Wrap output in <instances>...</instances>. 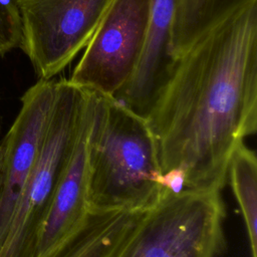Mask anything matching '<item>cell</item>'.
<instances>
[{"label":"cell","instance_id":"obj_13","mask_svg":"<svg viewBox=\"0 0 257 257\" xmlns=\"http://www.w3.org/2000/svg\"><path fill=\"white\" fill-rule=\"evenodd\" d=\"M158 184L164 193L169 194H179L187 189L186 175L180 169H171L161 173L158 178Z\"/></svg>","mask_w":257,"mask_h":257},{"label":"cell","instance_id":"obj_8","mask_svg":"<svg viewBox=\"0 0 257 257\" xmlns=\"http://www.w3.org/2000/svg\"><path fill=\"white\" fill-rule=\"evenodd\" d=\"M90 126L91 103L89 90L85 88V101L79 127L43 223L36 257L67 237L89 214L87 196Z\"/></svg>","mask_w":257,"mask_h":257},{"label":"cell","instance_id":"obj_11","mask_svg":"<svg viewBox=\"0 0 257 257\" xmlns=\"http://www.w3.org/2000/svg\"><path fill=\"white\" fill-rule=\"evenodd\" d=\"M227 181L244 220L251 257H257V160L255 152L244 143L232 155Z\"/></svg>","mask_w":257,"mask_h":257},{"label":"cell","instance_id":"obj_1","mask_svg":"<svg viewBox=\"0 0 257 257\" xmlns=\"http://www.w3.org/2000/svg\"><path fill=\"white\" fill-rule=\"evenodd\" d=\"M161 173L221 191L236 148L257 130V0L233 10L174 61L146 116Z\"/></svg>","mask_w":257,"mask_h":257},{"label":"cell","instance_id":"obj_7","mask_svg":"<svg viewBox=\"0 0 257 257\" xmlns=\"http://www.w3.org/2000/svg\"><path fill=\"white\" fill-rule=\"evenodd\" d=\"M56 80L39 79L21 97V107L0 142V252L34 167L52 111Z\"/></svg>","mask_w":257,"mask_h":257},{"label":"cell","instance_id":"obj_3","mask_svg":"<svg viewBox=\"0 0 257 257\" xmlns=\"http://www.w3.org/2000/svg\"><path fill=\"white\" fill-rule=\"evenodd\" d=\"M219 191L165 193L113 257H218L225 248Z\"/></svg>","mask_w":257,"mask_h":257},{"label":"cell","instance_id":"obj_9","mask_svg":"<svg viewBox=\"0 0 257 257\" xmlns=\"http://www.w3.org/2000/svg\"><path fill=\"white\" fill-rule=\"evenodd\" d=\"M175 5L176 0H149V24L142 56L131 79L114 96L144 117L175 61L170 52Z\"/></svg>","mask_w":257,"mask_h":257},{"label":"cell","instance_id":"obj_5","mask_svg":"<svg viewBox=\"0 0 257 257\" xmlns=\"http://www.w3.org/2000/svg\"><path fill=\"white\" fill-rule=\"evenodd\" d=\"M20 47L39 79H52L83 49L113 0H14Z\"/></svg>","mask_w":257,"mask_h":257},{"label":"cell","instance_id":"obj_4","mask_svg":"<svg viewBox=\"0 0 257 257\" xmlns=\"http://www.w3.org/2000/svg\"><path fill=\"white\" fill-rule=\"evenodd\" d=\"M84 101L85 88L68 79L56 80L52 111L0 257H36L39 235L74 144Z\"/></svg>","mask_w":257,"mask_h":257},{"label":"cell","instance_id":"obj_6","mask_svg":"<svg viewBox=\"0 0 257 257\" xmlns=\"http://www.w3.org/2000/svg\"><path fill=\"white\" fill-rule=\"evenodd\" d=\"M148 24L149 0H113L68 80L115 96L139 64Z\"/></svg>","mask_w":257,"mask_h":257},{"label":"cell","instance_id":"obj_10","mask_svg":"<svg viewBox=\"0 0 257 257\" xmlns=\"http://www.w3.org/2000/svg\"><path fill=\"white\" fill-rule=\"evenodd\" d=\"M249 0H176L170 52L179 57L202 34Z\"/></svg>","mask_w":257,"mask_h":257},{"label":"cell","instance_id":"obj_2","mask_svg":"<svg viewBox=\"0 0 257 257\" xmlns=\"http://www.w3.org/2000/svg\"><path fill=\"white\" fill-rule=\"evenodd\" d=\"M89 90L88 210L146 211L164 196L157 146L147 118L112 95Z\"/></svg>","mask_w":257,"mask_h":257},{"label":"cell","instance_id":"obj_12","mask_svg":"<svg viewBox=\"0 0 257 257\" xmlns=\"http://www.w3.org/2000/svg\"><path fill=\"white\" fill-rule=\"evenodd\" d=\"M21 27L14 0H0V55L18 47Z\"/></svg>","mask_w":257,"mask_h":257}]
</instances>
